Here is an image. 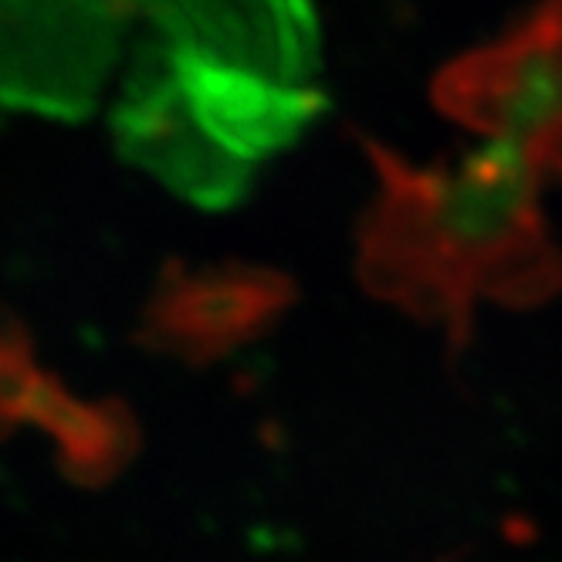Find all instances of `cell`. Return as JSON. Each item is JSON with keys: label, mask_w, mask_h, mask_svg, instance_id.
<instances>
[{"label": "cell", "mask_w": 562, "mask_h": 562, "mask_svg": "<svg viewBox=\"0 0 562 562\" xmlns=\"http://www.w3.org/2000/svg\"><path fill=\"white\" fill-rule=\"evenodd\" d=\"M0 105L105 115L136 167L227 204L326 105L312 0H0Z\"/></svg>", "instance_id": "6da1fadb"}, {"label": "cell", "mask_w": 562, "mask_h": 562, "mask_svg": "<svg viewBox=\"0 0 562 562\" xmlns=\"http://www.w3.org/2000/svg\"><path fill=\"white\" fill-rule=\"evenodd\" d=\"M376 200L359 231V278L383 302L454 342L477 302L529 305L562 285V258L546 234L539 173L518 149L488 139L451 167H411L383 146Z\"/></svg>", "instance_id": "7a4b0ae2"}, {"label": "cell", "mask_w": 562, "mask_h": 562, "mask_svg": "<svg viewBox=\"0 0 562 562\" xmlns=\"http://www.w3.org/2000/svg\"><path fill=\"white\" fill-rule=\"evenodd\" d=\"M434 99L485 139L562 177V0L539 4L492 45L437 75Z\"/></svg>", "instance_id": "3957f363"}, {"label": "cell", "mask_w": 562, "mask_h": 562, "mask_svg": "<svg viewBox=\"0 0 562 562\" xmlns=\"http://www.w3.org/2000/svg\"><path fill=\"white\" fill-rule=\"evenodd\" d=\"M31 417L45 424L61 451V471L78 485H105L136 454V427L115 404L82 407L55 383H37Z\"/></svg>", "instance_id": "277c9868"}]
</instances>
